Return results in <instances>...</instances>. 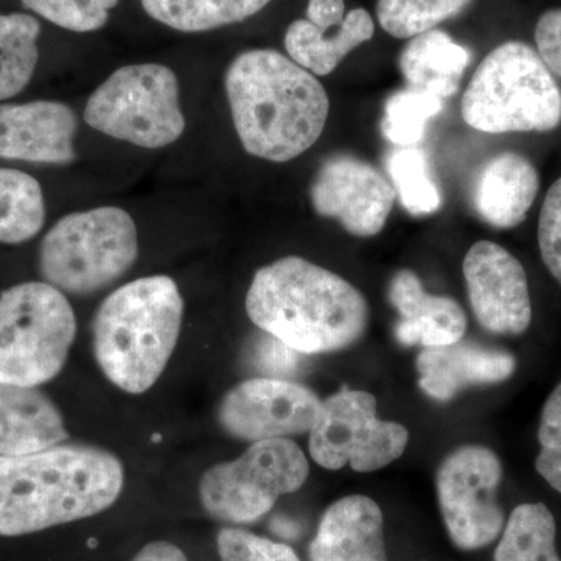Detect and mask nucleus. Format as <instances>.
Returning <instances> with one entry per match:
<instances>
[{"instance_id": "obj_1", "label": "nucleus", "mask_w": 561, "mask_h": 561, "mask_svg": "<svg viewBox=\"0 0 561 561\" xmlns=\"http://www.w3.org/2000/svg\"><path fill=\"white\" fill-rule=\"evenodd\" d=\"M232 124L247 153L287 162L316 146L330 98L309 70L272 49L247 50L225 73Z\"/></svg>"}, {"instance_id": "obj_2", "label": "nucleus", "mask_w": 561, "mask_h": 561, "mask_svg": "<svg viewBox=\"0 0 561 561\" xmlns=\"http://www.w3.org/2000/svg\"><path fill=\"white\" fill-rule=\"evenodd\" d=\"M124 489L116 456L94 446L57 445L0 457V537H22L91 518Z\"/></svg>"}, {"instance_id": "obj_3", "label": "nucleus", "mask_w": 561, "mask_h": 561, "mask_svg": "<svg viewBox=\"0 0 561 561\" xmlns=\"http://www.w3.org/2000/svg\"><path fill=\"white\" fill-rule=\"evenodd\" d=\"M245 306L260 330L300 354L348 348L360 341L370 320L360 290L337 273L298 256L260 268Z\"/></svg>"}, {"instance_id": "obj_4", "label": "nucleus", "mask_w": 561, "mask_h": 561, "mask_svg": "<svg viewBox=\"0 0 561 561\" xmlns=\"http://www.w3.org/2000/svg\"><path fill=\"white\" fill-rule=\"evenodd\" d=\"M183 316V297L169 276H146L114 290L92 323L103 375L127 393L151 389L171 360Z\"/></svg>"}, {"instance_id": "obj_5", "label": "nucleus", "mask_w": 561, "mask_h": 561, "mask_svg": "<svg viewBox=\"0 0 561 561\" xmlns=\"http://www.w3.org/2000/svg\"><path fill=\"white\" fill-rule=\"evenodd\" d=\"M461 117L490 135L552 131L561 124V90L534 47L508 41L476 69L461 98Z\"/></svg>"}, {"instance_id": "obj_6", "label": "nucleus", "mask_w": 561, "mask_h": 561, "mask_svg": "<svg viewBox=\"0 0 561 561\" xmlns=\"http://www.w3.org/2000/svg\"><path fill=\"white\" fill-rule=\"evenodd\" d=\"M138 254L130 214L102 206L68 214L50 228L41 242L39 271L62 294L90 295L122 278Z\"/></svg>"}, {"instance_id": "obj_7", "label": "nucleus", "mask_w": 561, "mask_h": 561, "mask_svg": "<svg viewBox=\"0 0 561 561\" xmlns=\"http://www.w3.org/2000/svg\"><path fill=\"white\" fill-rule=\"evenodd\" d=\"M77 319L66 295L46 280L0 294V382L39 387L57 378L76 341Z\"/></svg>"}, {"instance_id": "obj_8", "label": "nucleus", "mask_w": 561, "mask_h": 561, "mask_svg": "<svg viewBox=\"0 0 561 561\" xmlns=\"http://www.w3.org/2000/svg\"><path fill=\"white\" fill-rule=\"evenodd\" d=\"M84 121L92 130L140 149L171 146L186 128L179 77L158 62L114 70L88 99Z\"/></svg>"}, {"instance_id": "obj_9", "label": "nucleus", "mask_w": 561, "mask_h": 561, "mask_svg": "<svg viewBox=\"0 0 561 561\" xmlns=\"http://www.w3.org/2000/svg\"><path fill=\"white\" fill-rule=\"evenodd\" d=\"M309 463L290 438L251 443L239 459L203 474L201 501L213 518L230 524L257 522L283 494L305 485Z\"/></svg>"}, {"instance_id": "obj_10", "label": "nucleus", "mask_w": 561, "mask_h": 561, "mask_svg": "<svg viewBox=\"0 0 561 561\" xmlns=\"http://www.w3.org/2000/svg\"><path fill=\"white\" fill-rule=\"evenodd\" d=\"M309 434L312 459L331 471L345 465L357 472L381 470L400 459L409 443L404 426L378 419L373 394L350 389L321 401L319 420Z\"/></svg>"}, {"instance_id": "obj_11", "label": "nucleus", "mask_w": 561, "mask_h": 561, "mask_svg": "<svg viewBox=\"0 0 561 561\" xmlns=\"http://www.w3.org/2000/svg\"><path fill=\"white\" fill-rule=\"evenodd\" d=\"M500 457L485 446L457 448L437 471V496L443 523L460 551L486 548L504 530L505 516L497 491Z\"/></svg>"}, {"instance_id": "obj_12", "label": "nucleus", "mask_w": 561, "mask_h": 561, "mask_svg": "<svg viewBox=\"0 0 561 561\" xmlns=\"http://www.w3.org/2000/svg\"><path fill=\"white\" fill-rule=\"evenodd\" d=\"M320 411V398L300 383L254 378L228 391L219 421L232 437L256 443L311 432Z\"/></svg>"}, {"instance_id": "obj_13", "label": "nucleus", "mask_w": 561, "mask_h": 561, "mask_svg": "<svg viewBox=\"0 0 561 561\" xmlns=\"http://www.w3.org/2000/svg\"><path fill=\"white\" fill-rule=\"evenodd\" d=\"M397 192L386 176L367 161L335 153L321 162L311 184L316 213L341 221L350 234L373 238L389 220Z\"/></svg>"}, {"instance_id": "obj_14", "label": "nucleus", "mask_w": 561, "mask_h": 561, "mask_svg": "<svg viewBox=\"0 0 561 561\" xmlns=\"http://www.w3.org/2000/svg\"><path fill=\"white\" fill-rule=\"evenodd\" d=\"M472 312L483 330L519 335L529 330V283L522 262L490 241L474 243L463 261Z\"/></svg>"}, {"instance_id": "obj_15", "label": "nucleus", "mask_w": 561, "mask_h": 561, "mask_svg": "<svg viewBox=\"0 0 561 561\" xmlns=\"http://www.w3.org/2000/svg\"><path fill=\"white\" fill-rule=\"evenodd\" d=\"M79 124L66 103L35 101L0 105V158L69 164L76 160Z\"/></svg>"}, {"instance_id": "obj_16", "label": "nucleus", "mask_w": 561, "mask_h": 561, "mask_svg": "<svg viewBox=\"0 0 561 561\" xmlns=\"http://www.w3.org/2000/svg\"><path fill=\"white\" fill-rule=\"evenodd\" d=\"M538 191L540 175L529 158L516 151H501L476 173L472 208L490 227L511 230L526 220Z\"/></svg>"}, {"instance_id": "obj_17", "label": "nucleus", "mask_w": 561, "mask_h": 561, "mask_svg": "<svg viewBox=\"0 0 561 561\" xmlns=\"http://www.w3.org/2000/svg\"><path fill=\"white\" fill-rule=\"evenodd\" d=\"M311 561H389L381 507L371 497H342L321 516Z\"/></svg>"}, {"instance_id": "obj_18", "label": "nucleus", "mask_w": 561, "mask_h": 561, "mask_svg": "<svg viewBox=\"0 0 561 561\" xmlns=\"http://www.w3.org/2000/svg\"><path fill=\"white\" fill-rule=\"evenodd\" d=\"M389 300L400 313L394 335L401 345L437 348L463 339L467 316L459 302L427 294L416 273L398 272L390 280Z\"/></svg>"}, {"instance_id": "obj_19", "label": "nucleus", "mask_w": 561, "mask_h": 561, "mask_svg": "<svg viewBox=\"0 0 561 561\" xmlns=\"http://www.w3.org/2000/svg\"><path fill=\"white\" fill-rule=\"evenodd\" d=\"M416 370L424 393L449 401L467 387L507 381L516 370V359L507 351L457 342L424 350Z\"/></svg>"}, {"instance_id": "obj_20", "label": "nucleus", "mask_w": 561, "mask_h": 561, "mask_svg": "<svg viewBox=\"0 0 561 561\" xmlns=\"http://www.w3.org/2000/svg\"><path fill=\"white\" fill-rule=\"evenodd\" d=\"M66 437L65 420L43 391L0 382V457L43 451Z\"/></svg>"}, {"instance_id": "obj_21", "label": "nucleus", "mask_w": 561, "mask_h": 561, "mask_svg": "<svg viewBox=\"0 0 561 561\" xmlns=\"http://www.w3.org/2000/svg\"><path fill=\"white\" fill-rule=\"evenodd\" d=\"M375 22L364 9H354L345 21L331 31H320L308 20L291 22L284 36V46L290 60L313 76H330L346 55L370 41Z\"/></svg>"}, {"instance_id": "obj_22", "label": "nucleus", "mask_w": 561, "mask_h": 561, "mask_svg": "<svg viewBox=\"0 0 561 561\" xmlns=\"http://www.w3.org/2000/svg\"><path fill=\"white\" fill-rule=\"evenodd\" d=\"M471 54L443 31L423 33L409 41L400 55V69L409 88L435 98H453L470 66Z\"/></svg>"}, {"instance_id": "obj_23", "label": "nucleus", "mask_w": 561, "mask_h": 561, "mask_svg": "<svg viewBox=\"0 0 561 561\" xmlns=\"http://www.w3.org/2000/svg\"><path fill=\"white\" fill-rule=\"evenodd\" d=\"M272 0H140L150 18L165 27L202 33L238 24L260 13Z\"/></svg>"}, {"instance_id": "obj_24", "label": "nucleus", "mask_w": 561, "mask_h": 561, "mask_svg": "<svg viewBox=\"0 0 561 561\" xmlns=\"http://www.w3.org/2000/svg\"><path fill=\"white\" fill-rule=\"evenodd\" d=\"M46 202L38 180L0 168V242L31 241L44 227Z\"/></svg>"}, {"instance_id": "obj_25", "label": "nucleus", "mask_w": 561, "mask_h": 561, "mask_svg": "<svg viewBox=\"0 0 561 561\" xmlns=\"http://www.w3.org/2000/svg\"><path fill=\"white\" fill-rule=\"evenodd\" d=\"M39 22L28 14H0V102L31 83L39 60Z\"/></svg>"}, {"instance_id": "obj_26", "label": "nucleus", "mask_w": 561, "mask_h": 561, "mask_svg": "<svg viewBox=\"0 0 561 561\" xmlns=\"http://www.w3.org/2000/svg\"><path fill=\"white\" fill-rule=\"evenodd\" d=\"M556 537V519L545 504L518 505L502 530L494 561H561Z\"/></svg>"}, {"instance_id": "obj_27", "label": "nucleus", "mask_w": 561, "mask_h": 561, "mask_svg": "<svg viewBox=\"0 0 561 561\" xmlns=\"http://www.w3.org/2000/svg\"><path fill=\"white\" fill-rule=\"evenodd\" d=\"M390 183L402 208L412 216H430L442 206V195L432 179L426 154L415 147H400L387 157Z\"/></svg>"}, {"instance_id": "obj_28", "label": "nucleus", "mask_w": 561, "mask_h": 561, "mask_svg": "<svg viewBox=\"0 0 561 561\" xmlns=\"http://www.w3.org/2000/svg\"><path fill=\"white\" fill-rule=\"evenodd\" d=\"M472 0H378L376 16L382 31L398 39H412L459 16Z\"/></svg>"}, {"instance_id": "obj_29", "label": "nucleus", "mask_w": 561, "mask_h": 561, "mask_svg": "<svg viewBox=\"0 0 561 561\" xmlns=\"http://www.w3.org/2000/svg\"><path fill=\"white\" fill-rule=\"evenodd\" d=\"M443 110L442 99L408 88L391 94L383 106V138L398 147H413L424 138L427 125Z\"/></svg>"}, {"instance_id": "obj_30", "label": "nucleus", "mask_w": 561, "mask_h": 561, "mask_svg": "<svg viewBox=\"0 0 561 561\" xmlns=\"http://www.w3.org/2000/svg\"><path fill=\"white\" fill-rule=\"evenodd\" d=\"M27 9L44 20L77 33L99 31L110 20L119 0H22Z\"/></svg>"}, {"instance_id": "obj_31", "label": "nucleus", "mask_w": 561, "mask_h": 561, "mask_svg": "<svg viewBox=\"0 0 561 561\" xmlns=\"http://www.w3.org/2000/svg\"><path fill=\"white\" fill-rule=\"evenodd\" d=\"M217 551L221 561H301L290 546L236 527L219 531Z\"/></svg>"}, {"instance_id": "obj_32", "label": "nucleus", "mask_w": 561, "mask_h": 561, "mask_svg": "<svg viewBox=\"0 0 561 561\" xmlns=\"http://www.w3.org/2000/svg\"><path fill=\"white\" fill-rule=\"evenodd\" d=\"M538 442L541 451L535 460V468L561 494V382L542 408Z\"/></svg>"}, {"instance_id": "obj_33", "label": "nucleus", "mask_w": 561, "mask_h": 561, "mask_svg": "<svg viewBox=\"0 0 561 561\" xmlns=\"http://www.w3.org/2000/svg\"><path fill=\"white\" fill-rule=\"evenodd\" d=\"M538 245L546 267L561 284V179L552 184L542 203Z\"/></svg>"}, {"instance_id": "obj_34", "label": "nucleus", "mask_w": 561, "mask_h": 561, "mask_svg": "<svg viewBox=\"0 0 561 561\" xmlns=\"http://www.w3.org/2000/svg\"><path fill=\"white\" fill-rule=\"evenodd\" d=\"M298 356L300 353L267 334V337L257 341L251 351V364L257 371L283 379V376L298 370Z\"/></svg>"}, {"instance_id": "obj_35", "label": "nucleus", "mask_w": 561, "mask_h": 561, "mask_svg": "<svg viewBox=\"0 0 561 561\" xmlns=\"http://www.w3.org/2000/svg\"><path fill=\"white\" fill-rule=\"evenodd\" d=\"M535 43L542 62L561 79V9L541 14L535 27Z\"/></svg>"}, {"instance_id": "obj_36", "label": "nucleus", "mask_w": 561, "mask_h": 561, "mask_svg": "<svg viewBox=\"0 0 561 561\" xmlns=\"http://www.w3.org/2000/svg\"><path fill=\"white\" fill-rule=\"evenodd\" d=\"M345 18V0H309L308 21L320 31L339 27Z\"/></svg>"}, {"instance_id": "obj_37", "label": "nucleus", "mask_w": 561, "mask_h": 561, "mask_svg": "<svg viewBox=\"0 0 561 561\" xmlns=\"http://www.w3.org/2000/svg\"><path fill=\"white\" fill-rule=\"evenodd\" d=\"M131 561H190L179 546L169 541H151Z\"/></svg>"}]
</instances>
